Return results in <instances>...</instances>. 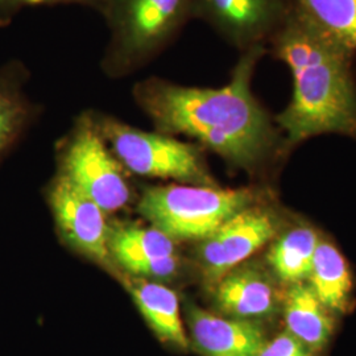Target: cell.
<instances>
[{
    "label": "cell",
    "instance_id": "obj_18",
    "mask_svg": "<svg viewBox=\"0 0 356 356\" xmlns=\"http://www.w3.org/2000/svg\"><path fill=\"white\" fill-rule=\"evenodd\" d=\"M297 8L347 49L356 51V0H297Z\"/></svg>",
    "mask_w": 356,
    "mask_h": 356
},
{
    "label": "cell",
    "instance_id": "obj_9",
    "mask_svg": "<svg viewBox=\"0 0 356 356\" xmlns=\"http://www.w3.org/2000/svg\"><path fill=\"white\" fill-rule=\"evenodd\" d=\"M51 211L65 239L76 251L108 264L110 229L104 211L64 175H58L49 193Z\"/></svg>",
    "mask_w": 356,
    "mask_h": 356
},
{
    "label": "cell",
    "instance_id": "obj_15",
    "mask_svg": "<svg viewBox=\"0 0 356 356\" xmlns=\"http://www.w3.org/2000/svg\"><path fill=\"white\" fill-rule=\"evenodd\" d=\"M128 286L143 317L154 334L163 342L186 350L189 339L179 314L177 294L161 284L141 277L129 281Z\"/></svg>",
    "mask_w": 356,
    "mask_h": 356
},
{
    "label": "cell",
    "instance_id": "obj_7",
    "mask_svg": "<svg viewBox=\"0 0 356 356\" xmlns=\"http://www.w3.org/2000/svg\"><path fill=\"white\" fill-rule=\"evenodd\" d=\"M280 227L275 211L256 204L231 216L198 247V261L206 281L216 284L231 269L243 264L273 241Z\"/></svg>",
    "mask_w": 356,
    "mask_h": 356
},
{
    "label": "cell",
    "instance_id": "obj_5",
    "mask_svg": "<svg viewBox=\"0 0 356 356\" xmlns=\"http://www.w3.org/2000/svg\"><path fill=\"white\" fill-rule=\"evenodd\" d=\"M103 140L118 161L134 173L216 186L197 147L161 132L131 127L107 115L92 114Z\"/></svg>",
    "mask_w": 356,
    "mask_h": 356
},
{
    "label": "cell",
    "instance_id": "obj_4",
    "mask_svg": "<svg viewBox=\"0 0 356 356\" xmlns=\"http://www.w3.org/2000/svg\"><path fill=\"white\" fill-rule=\"evenodd\" d=\"M247 189H218L216 186H157L147 191L139 213L153 229L173 241H204L231 216L254 204Z\"/></svg>",
    "mask_w": 356,
    "mask_h": 356
},
{
    "label": "cell",
    "instance_id": "obj_6",
    "mask_svg": "<svg viewBox=\"0 0 356 356\" xmlns=\"http://www.w3.org/2000/svg\"><path fill=\"white\" fill-rule=\"evenodd\" d=\"M60 170L106 213L128 202L129 189L122 164L103 140L91 113L79 116L63 143Z\"/></svg>",
    "mask_w": 356,
    "mask_h": 356
},
{
    "label": "cell",
    "instance_id": "obj_8",
    "mask_svg": "<svg viewBox=\"0 0 356 356\" xmlns=\"http://www.w3.org/2000/svg\"><path fill=\"white\" fill-rule=\"evenodd\" d=\"M289 13L286 0H193V19L204 20L242 51L264 45Z\"/></svg>",
    "mask_w": 356,
    "mask_h": 356
},
{
    "label": "cell",
    "instance_id": "obj_19",
    "mask_svg": "<svg viewBox=\"0 0 356 356\" xmlns=\"http://www.w3.org/2000/svg\"><path fill=\"white\" fill-rule=\"evenodd\" d=\"M108 0H0V28L10 26L16 17L28 7L36 6H81L102 15Z\"/></svg>",
    "mask_w": 356,
    "mask_h": 356
},
{
    "label": "cell",
    "instance_id": "obj_20",
    "mask_svg": "<svg viewBox=\"0 0 356 356\" xmlns=\"http://www.w3.org/2000/svg\"><path fill=\"white\" fill-rule=\"evenodd\" d=\"M259 356H313V353L292 334L284 331L267 341Z\"/></svg>",
    "mask_w": 356,
    "mask_h": 356
},
{
    "label": "cell",
    "instance_id": "obj_13",
    "mask_svg": "<svg viewBox=\"0 0 356 356\" xmlns=\"http://www.w3.org/2000/svg\"><path fill=\"white\" fill-rule=\"evenodd\" d=\"M29 78L31 70L20 60L0 66V159L22 139L38 114L24 92Z\"/></svg>",
    "mask_w": 356,
    "mask_h": 356
},
{
    "label": "cell",
    "instance_id": "obj_17",
    "mask_svg": "<svg viewBox=\"0 0 356 356\" xmlns=\"http://www.w3.org/2000/svg\"><path fill=\"white\" fill-rule=\"evenodd\" d=\"M319 239L305 226L277 235L268 252V263L276 277L289 285L309 279Z\"/></svg>",
    "mask_w": 356,
    "mask_h": 356
},
{
    "label": "cell",
    "instance_id": "obj_3",
    "mask_svg": "<svg viewBox=\"0 0 356 356\" xmlns=\"http://www.w3.org/2000/svg\"><path fill=\"white\" fill-rule=\"evenodd\" d=\"M110 38L101 70L113 79L135 74L165 51L193 19V0H108L102 13Z\"/></svg>",
    "mask_w": 356,
    "mask_h": 356
},
{
    "label": "cell",
    "instance_id": "obj_14",
    "mask_svg": "<svg viewBox=\"0 0 356 356\" xmlns=\"http://www.w3.org/2000/svg\"><path fill=\"white\" fill-rule=\"evenodd\" d=\"M286 331L313 353L329 343L334 321L309 284L289 285L282 300Z\"/></svg>",
    "mask_w": 356,
    "mask_h": 356
},
{
    "label": "cell",
    "instance_id": "obj_11",
    "mask_svg": "<svg viewBox=\"0 0 356 356\" xmlns=\"http://www.w3.org/2000/svg\"><path fill=\"white\" fill-rule=\"evenodd\" d=\"M214 302L227 317L257 322L273 317L279 312L281 298L266 269L241 264L214 284Z\"/></svg>",
    "mask_w": 356,
    "mask_h": 356
},
{
    "label": "cell",
    "instance_id": "obj_2",
    "mask_svg": "<svg viewBox=\"0 0 356 356\" xmlns=\"http://www.w3.org/2000/svg\"><path fill=\"white\" fill-rule=\"evenodd\" d=\"M270 40L276 57L293 76L292 101L276 118L286 144L330 132L356 138L354 53L298 8Z\"/></svg>",
    "mask_w": 356,
    "mask_h": 356
},
{
    "label": "cell",
    "instance_id": "obj_1",
    "mask_svg": "<svg viewBox=\"0 0 356 356\" xmlns=\"http://www.w3.org/2000/svg\"><path fill=\"white\" fill-rule=\"evenodd\" d=\"M264 45L243 51L222 88H193L161 76L135 83L132 97L157 132L185 135L219 154L229 165L251 170L272 156L279 132L252 92Z\"/></svg>",
    "mask_w": 356,
    "mask_h": 356
},
{
    "label": "cell",
    "instance_id": "obj_16",
    "mask_svg": "<svg viewBox=\"0 0 356 356\" xmlns=\"http://www.w3.org/2000/svg\"><path fill=\"white\" fill-rule=\"evenodd\" d=\"M307 280L329 312H346L353 281L343 256L330 243L319 241Z\"/></svg>",
    "mask_w": 356,
    "mask_h": 356
},
{
    "label": "cell",
    "instance_id": "obj_10",
    "mask_svg": "<svg viewBox=\"0 0 356 356\" xmlns=\"http://www.w3.org/2000/svg\"><path fill=\"white\" fill-rule=\"evenodd\" d=\"M108 248L115 260L138 277L169 280L179 269L175 241L153 227L126 225L110 229Z\"/></svg>",
    "mask_w": 356,
    "mask_h": 356
},
{
    "label": "cell",
    "instance_id": "obj_12",
    "mask_svg": "<svg viewBox=\"0 0 356 356\" xmlns=\"http://www.w3.org/2000/svg\"><path fill=\"white\" fill-rule=\"evenodd\" d=\"M186 317L191 342L202 356H259L267 342L256 321L220 317L194 305Z\"/></svg>",
    "mask_w": 356,
    "mask_h": 356
}]
</instances>
